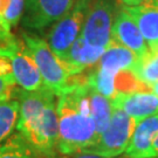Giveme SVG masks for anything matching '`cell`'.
Returning a JSON list of instances; mask_svg holds the SVG:
<instances>
[{
  "label": "cell",
  "instance_id": "obj_1",
  "mask_svg": "<svg viewBox=\"0 0 158 158\" xmlns=\"http://www.w3.org/2000/svg\"><path fill=\"white\" fill-rule=\"evenodd\" d=\"M89 89L90 85L87 81L70 85L57 95V152L61 155L82 152L97 139L89 102Z\"/></svg>",
  "mask_w": 158,
  "mask_h": 158
},
{
  "label": "cell",
  "instance_id": "obj_2",
  "mask_svg": "<svg viewBox=\"0 0 158 158\" xmlns=\"http://www.w3.org/2000/svg\"><path fill=\"white\" fill-rule=\"evenodd\" d=\"M19 117L17 130L44 157L57 153V123L55 94L47 87L38 91H18Z\"/></svg>",
  "mask_w": 158,
  "mask_h": 158
},
{
  "label": "cell",
  "instance_id": "obj_3",
  "mask_svg": "<svg viewBox=\"0 0 158 158\" xmlns=\"http://www.w3.org/2000/svg\"><path fill=\"white\" fill-rule=\"evenodd\" d=\"M23 39L33 55L44 85L56 96L60 95L70 85V79L74 75H70L66 66L54 54L45 39L28 33H23Z\"/></svg>",
  "mask_w": 158,
  "mask_h": 158
},
{
  "label": "cell",
  "instance_id": "obj_4",
  "mask_svg": "<svg viewBox=\"0 0 158 158\" xmlns=\"http://www.w3.org/2000/svg\"><path fill=\"white\" fill-rule=\"evenodd\" d=\"M136 123L129 115L113 107L111 118L107 129L98 136L96 142L82 152L94 153L104 158H115L124 153L131 139Z\"/></svg>",
  "mask_w": 158,
  "mask_h": 158
},
{
  "label": "cell",
  "instance_id": "obj_5",
  "mask_svg": "<svg viewBox=\"0 0 158 158\" xmlns=\"http://www.w3.org/2000/svg\"><path fill=\"white\" fill-rule=\"evenodd\" d=\"M91 0H76L73 7L53 25L47 42L54 54L63 60L75 40L81 35Z\"/></svg>",
  "mask_w": 158,
  "mask_h": 158
},
{
  "label": "cell",
  "instance_id": "obj_6",
  "mask_svg": "<svg viewBox=\"0 0 158 158\" xmlns=\"http://www.w3.org/2000/svg\"><path fill=\"white\" fill-rule=\"evenodd\" d=\"M116 13L114 0H91L81 36L88 44L106 49L111 42V29Z\"/></svg>",
  "mask_w": 158,
  "mask_h": 158
},
{
  "label": "cell",
  "instance_id": "obj_7",
  "mask_svg": "<svg viewBox=\"0 0 158 158\" xmlns=\"http://www.w3.org/2000/svg\"><path fill=\"white\" fill-rule=\"evenodd\" d=\"M0 48L10 59L15 83L21 90L38 91L45 88L46 85H44L33 55L23 41L14 38L7 45L0 46Z\"/></svg>",
  "mask_w": 158,
  "mask_h": 158
},
{
  "label": "cell",
  "instance_id": "obj_8",
  "mask_svg": "<svg viewBox=\"0 0 158 158\" xmlns=\"http://www.w3.org/2000/svg\"><path fill=\"white\" fill-rule=\"evenodd\" d=\"M75 2L76 0H25L23 26L42 31L61 19Z\"/></svg>",
  "mask_w": 158,
  "mask_h": 158
},
{
  "label": "cell",
  "instance_id": "obj_9",
  "mask_svg": "<svg viewBox=\"0 0 158 158\" xmlns=\"http://www.w3.org/2000/svg\"><path fill=\"white\" fill-rule=\"evenodd\" d=\"M111 39L132 51L138 56V59L144 56L149 52L147 42L138 28L135 19L132 18L125 6L116 13L111 29Z\"/></svg>",
  "mask_w": 158,
  "mask_h": 158
},
{
  "label": "cell",
  "instance_id": "obj_10",
  "mask_svg": "<svg viewBox=\"0 0 158 158\" xmlns=\"http://www.w3.org/2000/svg\"><path fill=\"white\" fill-rule=\"evenodd\" d=\"M111 107L119 108L135 122L158 114V95L153 91H142L131 94L116 93L110 100Z\"/></svg>",
  "mask_w": 158,
  "mask_h": 158
},
{
  "label": "cell",
  "instance_id": "obj_11",
  "mask_svg": "<svg viewBox=\"0 0 158 158\" xmlns=\"http://www.w3.org/2000/svg\"><path fill=\"white\" fill-rule=\"evenodd\" d=\"M135 19L150 52L158 51V0H143L139 5L128 7Z\"/></svg>",
  "mask_w": 158,
  "mask_h": 158
},
{
  "label": "cell",
  "instance_id": "obj_12",
  "mask_svg": "<svg viewBox=\"0 0 158 158\" xmlns=\"http://www.w3.org/2000/svg\"><path fill=\"white\" fill-rule=\"evenodd\" d=\"M104 48L88 44L81 35L75 40L66 57L61 60L70 75H77L95 66L104 53Z\"/></svg>",
  "mask_w": 158,
  "mask_h": 158
},
{
  "label": "cell",
  "instance_id": "obj_13",
  "mask_svg": "<svg viewBox=\"0 0 158 158\" xmlns=\"http://www.w3.org/2000/svg\"><path fill=\"white\" fill-rule=\"evenodd\" d=\"M158 135V114L142 119L136 123L128 148L125 149V157L149 158L150 149L155 137Z\"/></svg>",
  "mask_w": 158,
  "mask_h": 158
},
{
  "label": "cell",
  "instance_id": "obj_14",
  "mask_svg": "<svg viewBox=\"0 0 158 158\" xmlns=\"http://www.w3.org/2000/svg\"><path fill=\"white\" fill-rule=\"evenodd\" d=\"M138 61V56L132 51L111 39L110 45L101 56L100 61L96 63L97 67L117 74L123 69H132Z\"/></svg>",
  "mask_w": 158,
  "mask_h": 158
},
{
  "label": "cell",
  "instance_id": "obj_15",
  "mask_svg": "<svg viewBox=\"0 0 158 158\" xmlns=\"http://www.w3.org/2000/svg\"><path fill=\"white\" fill-rule=\"evenodd\" d=\"M0 158H44L20 132L0 143Z\"/></svg>",
  "mask_w": 158,
  "mask_h": 158
},
{
  "label": "cell",
  "instance_id": "obj_16",
  "mask_svg": "<svg viewBox=\"0 0 158 158\" xmlns=\"http://www.w3.org/2000/svg\"><path fill=\"white\" fill-rule=\"evenodd\" d=\"M89 102H90L91 114L95 121L96 134L98 138V136L107 129V127L110 123L111 113H113L111 102H110V98L101 95L100 93L94 90L91 87L89 89Z\"/></svg>",
  "mask_w": 158,
  "mask_h": 158
},
{
  "label": "cell",
  "instance_id": "obj_17",
  "mask_svg": "<svg viewBox=\"0 0 158 158\" xmlns=\"http://www.w3.org/2000/svg\"><path fill=\"white\" fill-rule=\"evenodd\" d=\"M142 82L153 85L158 82V51L148 52L144 56L138 59L135 67L131 69Z\"/></svg>",
  "mask_w": 158,
  "mask_h": 158
},
{
  "label": "cell",
  "instance_id": "obj_18",
  "mask_svg": "<svg viewBox=\"0 0 158 158\" xmlns=\"http://www.w3.org/2000/svg\"><path fill=\"white\" fill-rule=\"evenodd\" d=\"M19 117V101L10 100L0 103V143L12 135Z\"/></svg>",
  "mask_w": 158,
  "mask_h": 158
},
{
  "label": "cell",
  "instance_id": "obj_19",
  "mask_svg": "<svg viewBox=\"0 0 158 158\" xmlns=\"http://www.w3.org/2000/svg\"><path fill=\"white\" fill-rule=\"evenodd\" d=\"M115 76L116 74L113 72L97 67L95 70L88 74V85L95 91L111 100L116 93Z\"/></svg>",
  "mask_w": 158,
  "mask_h": 158
},
{
  "label": "cell",
  "instance_id": "obj_20",
  "mask_svg": "<svg viewBox=\"0 0 158 158\" xmlns=\"http://www.w3.org/2000/svg\"><path fill=\"white\" fill-rule=\"evenodd\" d=\"M115 90L118 94H131L151 91V87L142 82L131 69H123L115 76Z\"/></svg>",
  "mask_w": 158,
  "mask_h": 158
},
{
  "label": "cell",
  "instance_id": "obj_21",
  "mask_svg": "<svg viewBox=\"0 0 158 158\" xmlns=\"http://www.w3.org/2000/svg\"><path fill=\"white\" fill-rule=\"evenodd\" d=\"M23 10H25V0H10V5L4 18L11 28L15 27L20 21Z\"/></svg>",
  "mask_w": 158,
  "mask_h": 158
},
{
  "label": "cell",
  "instance_id": "obj_22",
  "mask_svg": "<svg viewBox=\"0 0 158 158\" xmlns=\"http://www.w3.org/2000/svg\"><path fill=\"white\" fill-rule=\"evenodd\" d=\"M15 94H18L17 85H12L0 76V103L13 100Z\"/></svg>",
  "mask_w": 158,
  "mask_h": 158
},
{
  "label": "cell",
  "instance_id": "obj_23",
  "mask_svg": "<svg viewBox=\"0 0 158 158\" xmlns=\"http://www.w3.org/2000/svg\"><path fill=\"white\" fill-rule=\"evenodd\" d=\"M11 27L6 23L5 18L0 15V46H5L14 39L11 33Z\"/></svg>",
  "mask_w": 158,
  "mask_h": 158
},
{
  "label": "cell",
  "instance_id": "obj_24",
  "mask_svg": "<svg viewBox=\"0 0 158 158\" xmlns=\"http://www.w3.org/2000/svg\"><path fill=\"white\" fill-rule=\"evenodd\" d=\"M149 158H158V135L155 137L152 144H151L150 156H149Z\"/></svg>",
  "mask_w": 158,
  "mask_h": 158
},
{
  "label": "cell",
  "instance_id": "obj_25",
  "mask_svg": "<svg viewBox=\"0 0 158 158\" xmlns=\"http://www.w3.org/2000/svg\"><path fill=\"white\" fill-rule=\"evenodd\" d=\"M73 158H104L101 156H97L94 153H88V152H77L74 155Z\"/></svg>",
  "mask_w": 158,
  "mask_h": 158
},
{
  "label": "cell",
  "instance_id": "obj_26",
  "mask_svg": "<svg viewBox=\"0 0 158 158\" xmlns=\"http://www.w3.org/2000/svg\"><path fill=\"white\" fill-rule=\"evenodd\" d=\"M10 5V0H0V15H5L6 11Z\"/></svg>",
  "mask_w": 158,
  "mask_h": 158
},
{
  "label": "cell",
  "instance_id": "obj_27",
  "mask_svg": "<svg viewBox=\"0 0 158 158\" xmlns=\"http://www.w3.org/2000/svg\"><path fill=\"white\" fill-rule=\"evenodd\" d=\"M122 4L124 6H128V7H131V6H137L139 5L143 0H121Z\"/></svg>",
  "mask_w": 158,
  "mask_h": 158
},
{
  "label": "cell",
  "instance_id": "obj_28",
  "mask_svg": "<svg viewBox=\"0 0 158 158\" xmlns=\"http://www.w3.org/2000/svg\"><path fill=\"white\" fill-rule=\"evenodd\" d=\"M151 90H152L156 95H158V82L157 83H155L153 85H151Z\"/></svg>",
  "mask_w": 158,
  "mask_h": 158
},
{
  "label": "cell",
  "instance_id": "obj_29",
  "mask_svg": "<svg viewBox=\"0 0 158 158\" xmlns=\"http://www.w3.org/2000/svg\"><path fill=\"white\" fill-rule=\"evenodd\" d=\"M122 158H128V157H122Z\"/></svg>",
  "mask_w": 158,
  "mask_h": 158
}]
</instances>
